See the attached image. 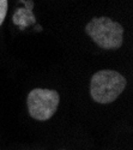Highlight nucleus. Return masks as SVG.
<instances>
[{
	"label": "nucleus",
	"instance_id": "f257e3e1",
	"mask_svg": "<svg viewBox=\"0 0 133 150\" xmlns=\"http://www.w3.org/2000/svg\"><path fill=\"white\" fill-rule=\"evenodd\" d=\"M126 88V78L121 73L113 70L96 72L90 82V93L95 102L107 105L112 103Z\"/></svg>",
	"mask_w": 133,
	"mask_h": 150
},
{
	"label": "nucleus",
	"instance_id": "f03ea898",
	"mask_svg": "<svg viewBox=\"0 0 133 150\" xmlns=\"http://www.w3.org/2000/svg\"><path fill=\"white\" fill-rule=\"evenodd\" d=\"M91 40L103 49H118L124 41V28L109 17H95L85 27Z\"/></svg>",
	"mask_w": 133,
	"mask_h": 150
},
{
	"label": "nucleus",
	"instance_id": "7ed1b4c3",
	"mask_svg": "<svg viewBox=\"0 0 133 150\" xmlns=\"http://www.w3.org/2000/svg\"><path fill=\"white\" fill-rule=\"evenodd\" d=\"M60 102L58 91L52 89H34L28 95V110L31 118L44 121L49 120L56 112Z\"/></svg>",
	"mask_w": 133,
	"mask_h": 150
},
{
	"label": "nucleus",
	"instance_id": "20e7f679",
	"mask_svg": "<svg viewBox=\"0 0 133 150\" xmlns=\"http://www.w3.org/2000/svg\"><path fill=\"white\" fill-rule=\"evenodd\" d=\"M23 3H25V7L23 8H18L15 15H13V23L16 25H18L20 29H25L28 25L30 24H34L35 23V16L32 15V6H34V3L31 0L29 1H25L23 0Z\"/></svg>",
	"mask_w": 133,
	"mask_h": 150
},
{
	"label": "nucleus",
	"instance_id": "39448f33",
	"mask_svg": "<svg viewBox=\"0 0 133 150\" xmlns=\"http://www.w3.org/2000/svg\"><path fill=\"white\" fill-rule=\"evenodd\" d=\"M7 13V0H0V27Z\"/></svg>",
	"mask_w": 133,
	"mask_h": 150
}]
</instances>
